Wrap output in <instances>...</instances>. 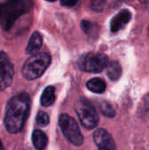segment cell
<instances>
[{
  "label": "cell",
  "mask_w": 149,
  "mask_h": 150,
  "mask_svg": "<svg viewBox=\"0 0 149 150\" xmlns=\"http://www.w3.org/2000/svg\"><path fill=\"white\" fill-rule=\"evenodd\" d=\"M30 98L26 93H19L11 98L7 104L4 114V126L11 134L19 133L28 118Z\"/></svg>",
  "instance_id": "6da1fadb"
},
{
  "label": "cell",
  "mask_w": 149,
  "mask_h": 150,
  "mask_svg": "<svg viewBox=\"0 0 149 150\" xmlns=\"http://www.w3.org/2000/svg\"><path fill=\"white\" fill-rule=\"evenodd\" d=\"M32 0H4L0 4V25L10 30L15 21L31 11Z\"/></svg>",
  "instance_id": "7a4b0ae2"
},
{
  "label": "cell",
  "mask_w": 149,
  "mask_h": 150,
  "mask_svg": "<svg viewBox=\"0 0 149 150\" xmlns=\"http://www.w3.org/2000/svg\"><path fill=\"white\" fill-rule=\"evenodd\" d=\"M51 63V56L47 53H37L30 56L24 63L21 72L29 81L40 77Z\"/></svg>",
  "instance_id": "3957f363"
},
{
  "label": "cell",
  "mask_w": 149,
  "mask_h": 150,
  "mask_svg": "<svg viewBox=\"0 0 149 150\" xmlns=\"http://www.w3.org/2000/svg\"><path fill=\"white\" fill-rule=\"evenodd\" d=\"M75 111L82 126L86 129L95 128L99 121L97 112L94 106L85 98H79L75 104Z\"/></svg>",
  "instance_id": "277c9868"
},
{
  "label": "cell",
  "mask_w": 149,
  "mask_h": 150,
  "mask_svg": "<svg viewBox=\"0 0 149 150\" xmlns=\"http://www.w3.org/2000/svg\"><path fill=\"white\" fill-rule=\"evenodd\" d=\"M109 62L106 54L102 53H88L78 60V67L88 73H100L105 69Z\"/></svg>",
  "instance_id": "5b68a950"
},
{
  "label": "cell",
  "mask_w": 149,
  "mask_h": 150,
  "mask_svg": "<svg viewBox=\"0 0 149 150\" xmlns=\"http://www.w3.org/2000/svg\"><path fill=\"white\" fill-rule=\"evenodd\" d=\"M59 125L66 139L74 146H81L83 143V136L77 122L68 114H61L59 118Z\"/></svg>",
  "instance_id": "8992f818"
},
{
  "label": "cell",
  "mask_w": 149,
  "mask_h": 150,
  "mask_svg": "<svg viewBox=\"0 0 149 150\" xmlns=\"http://www.w3.org/2000/svg\"><path fill=\"white\" fill-rule=\"evenodd\" d=\"M14 69L8 55L0 51V91L7 89L12 83Z\"/></svg>",
  "instance_id": "52a82bcc"
},
{
  "label": "cell",
  "mask_w": 149,
  "mask_h": 150,
  "mask_svg": "<svg viewBox=\"0 0 149 150\" xmlns=\"http://www.w3.org/2000/svg\"><path fill=\"white\" fill-rule=\"evenodd\" d=\"M93 139L98 150H117L112 136L104 128L97 129L93 134Z\"/></svg>",
  "instance_id": "ba28073f"
},
{
  "label": "cell",
  "mask_w": 149,
  "mask_h": 150,
  "mask_svg": "<svg viewBox=\"0 0 149 150\" xmlns=\"http://www.w3.org/2000/svg\"><path fill=\"white\" fill-rule=\"evenodd\" d=\"M131 18L132 13L129 10H121L112 18L111 21V31L112 33H116L123 29L130 22Z\"/></svg>",
  "instance_id": "9c48e42d"
},
{
  "label": "cell",
  "mask_w": 149,
  "mask_h": 150,
  "mask_svg": "<svg viewBox=\"0 0 149 150\" xmlns=\"http://www.w3.org/2000/svg\"><path fill=\"white\" fill-rule=\"evenodd\" d=\"M41 45H42V37H41L40 33L39 32L33 33L28 40V43H27V46L25 48L26 54H37V52L41 47Z\"/></svg>",
  "instance_id": "30bf717a"
},
{
  "label": "cell",
  "mask_w": 149,
  "mask_h": 150,
  "mask_svg": "<svg viewBox=\"0 0 149 150\" xmlns=\"http://www.w3.org/2000/svg\"><path fill=\"white\" fill-rule=\"evenodd\" d=\"M32 142L36 149L43 150L46 149V147L47 145L48 139L45 133H43L42 131H40L39 129H36L32 132Z\"/></svg>",
  "instance_id": "8fae6325"
},
{
  "label": "cell",
  "mask_w": 149,
  "mask_h": 150,
  "mask_svg": "<svg viewBox=\"0 0 149 150\" xmlns=\"http://www.w3.org/2000/svg\"><path fill=\"white\" fill-rule=\"evenodd\" d=\"M86 87L89 91L93 93L100 94L105 91L106 90V83L101 78H92L86 83Z\"/></svg>",
  "instance_id": "7c38bea8"
},
{
  "label": "cell",
  "mask_w": 149,
  "mask_h": 150,
  "mask_svg": "<svg viewBox=\"0 0 149 150\" xmlns=\"http://www.w3.org/2000/svg\"><path fill=\"white\" fill-rule=\"evenodd\" d=\"M55 101V89L54 86H47L43 91L40 97V104L42 106L47 107L52 105Z\"/></svg>",
  "instance_id": "4fadbf2b"
},
{
  "label": "cell",
  "mask_w": 149,
  "mask_h": 150,
  "mask_svg": "<svg viewBox=\"0 0 149 150\" xmlns=\"http://www.w3.org/2000/svg\"><path fill=\"white\" fill-rule=\"evenodd\" d=\"M106 75L112 81H117L119 79L122 74V69L119 62H109L106 68Z\"/></svg>",
  "instance_id": "5bb4252c"
},
{
  "label": "cell",
  "mask_w": 149,
  "mask_h": 150,
  "mask_svg": "<svg viewBox=\"0 0 149 150\" xmlns=\"http://www.w3.org/2000/svg\"><path fill=\"white\" fill-rule=\"evenodd\" d=\"M100 112L104 116L108 118H113L116 114V112L112 105L106 101H102L100 103Z\"/></svg>",
  "instance_id": "9a60e30c"
},
{
  "label": "cell",
  "mask_w": 149,
  "mask_h": 150,
  "mask_svg": "<svg viewBox=\"0 0 149 150\" xmlns=\"http://www.w3.org/2000/svg\"><path fill=\"white\" fill-rule=\"evenodd\" d=\"M36 123L39 127H44L49 123V117L44 112H39L36 117Z\"/></svg>",
  "instance_id": "2e32d148"
},
{
  "label": "cell",
  "mask_w": 149,
  "mask_h": 150,
  "mask_svg": "<svg viewBox=\"0 0 149 150\" xmlns=\"http://www.w3.org/2000/svg\"><path fill=\"white\" fill-rule=\"evenodd\" d=\"M106 5V0H90V9L96 12L102 11Z\"/></svg>",
  "instance_id": "e0dca14e"
},
{
  "label": "cell",
  "mask_w": 149,
  "mask_h": 150,
  "mask_svg": "<svg viewBox=\"0 0 149 150\" xmlns=\"http://www.w3.org/2000/svg\"><path fill=\"white\" fill-rule=\"evenodd\" d=\"M81 28L85 33H90L93 29V24L88 20H83L81 23Z\"/></svg>",
  "instance_id": "ac0fdd59"
},
{
  "label": "cell",
  "mask_w": 149,
  "mask_h": 150,
  "mask_svg": "<svg viewBox=\"0 0 149 150\" xmlns=\"http://www.w3.org/2000/svg\"><path fill=\"white\" fill-rule=\"evenodd\" d=\"M79 0H61V4L66 7H72L78 3Z\"/></svg>",
  "instance_id": "d6986e66"
},
{
  "label": "cell",
  "mask_w": 149,
  "mask_h": 150,
  "mask_svg": "<svg viewBox=\"0 0 149 150\" xmlns=\"http://www.w3.org/2000/svg\"><path fill=\"white\" fill-rule=\"evenodd\" d=\"M0 150H4V146H3V143H2V142H1V140H0Z\"/></svg>",
  "instance_id": "ffe728a7"
},
{
  "label": "cell",
  "mask_w": 149,
  "mask_h": 150,
  "mask_svg": "<svg viewBox=\"0 0 149 150\" xmlns=\"http://www.w3.org/2000/svg\"><path fill=\"white\" fill-rule=\"evenodd\" d=\"M46 1H48V2H54V1H56V0H46Z\"/></svg>",
  "instance_id": "44dd1931"
},
{
  "label": "cell",
  "mask_w": 149,
  "mask_h": 150,
  "mask_svg": "<svg viewBox=\"0 0 149 150\" xmlns=\"http://www.w3.org/2000/svg\"><path fill=\"white\" fill-rule=\"evenodd\" d=\"M147 4H149V0H147Z\"/></svg>",
  "instance_id": "7402d4cb"
},
{
  "label": "cell",
  "mask_w": 149,
  "mask_h": 150,
  "mask_svg": "<svg viewBox=\"0 0 149 150\" xmlns=\"http://www.w3.org/2000/svg\"><path fill=\"white\" fill-rule=\"evenodd\" d=\"M148 36H149V27H148Z\"/></svg>",
  "instance_id": "603a6c76"
}]
</instances>
